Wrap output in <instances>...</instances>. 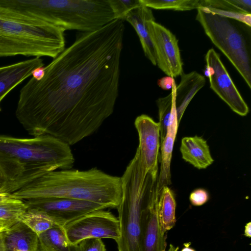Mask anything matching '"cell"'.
Instances as JSON below:
<instances>
[{
	"label": "cell",
	"mask_w": 251,
	"mask_h": 251,
	"mask_svg": "<svg viewBox=\"0 0 251 251\" xmlns=\"http://www.w3.org/2000/svg\"><path fill=\"white\" fill-rule=\"evenodd\" d=\"M114 19L74 42L21 88L16 116L34 137L69 146L92 135L113 112L118 96L125 25Z\"/></svg>",
	"instance_id": "obj_1"
},
{
	"label": "cell",
	"mask_w": 251,
	"mask_h": 251,
	"mask_svg": "<svg viewBox=\"0 0 251 251\" xmlns=\"http://www.w3.org/2000/svg\"><path fill=\"white\" fill-rule=\"evenodd\" d=\"M10 195L22 201L43 198L74 199L117 208L122 199L121 179L96 167L86 171L55 170L43 174Z\"/></svg>",
	"instance_id": "obj_2"
},
{
	"label": "cell",
	"mask_w": 251,
	"mask_h": 251,
	"mask_svg": "<svg viewBox=\"0 0 251 251\" xmlns=\"http://www.w3.org/2000/svg\"><path fill=\"white\" fill-rule=\"evenodd\" d=\"M74 162L70 146L51 135H0V167L17 191L47 172L71 169Z\"/></svg>",
	"instance_id": "obj_3"
},
{
	"label": "cell",
	"mask_w": 251,
	"mask_h": 251,
	"mask_svg": "<svg viewBox=\"0 0 251 251\" xmlns=\"http://www.w3.org/2000/svg\"><path fill=\"white\" fill-rule=\"evenodd\" d=\"M0 6L65 31H93L115 19L108 0H0Z\"/></svg>",
	"instance_id": "obj_4"
},
{
	"label": "cell",
	"mask_w": 251,
	"mask_h": 251,
	"mask_svg": "<svg viewBox=\"0 0 251 251\" xmlns=\"http://www.w3.org/2000/svg\"><path fill=\"white\" fill-rule=\"evenodd\" d=\"M65 30L0 6V57H57L65 49Z\"/></svg>",
	"instance_id": "obj_5"
},
{
	"label": "cell",
	"mask_w": 251,
	"mask_h": 251,
	"mask_svg": "<svg viewBox=\"0 0 251 251\" xmlns=\"http://www.w3.org/2000/svg\"><path fill=\"white\" fill-rule=\"evenodd\" d=\"M157 178L146 172L137 149L121 177L122 199L117 207L120 231L116 241L118 251H140L142 214L158 193Z\"/></svg>",
	"instance_id": "obj_6"
},
{
	"label": "cell",
	"mask_w": 251,
	"mask_h": 251,
	"mask_svg": "<svg viewBox=\"0 0 251 251\" xmlns=\"http://www.w3.org/2000/svg\"><path fill=\"white\" fill-rule=\"evenodd\" d=\"M196 20L205 34L227 58L251 88V27L210 11L197 9Z\"/></svg>",
	"instance_id": "obj_7"
},
{
	"label": "cell",
	"mask_w": 251,
	"mask_h": 251,
	"mask_svg": "<svg viewBox=\"0 0 251 251\" xmlns=\"http://www.w3.org/2000/svg\"><path fill=\"white\" fill-rule=\"evenodd\" d=\"M64 228L69 240L74 245L89 238H110L116 242L120 234L118 219L103 210L85 214L66 224Z\"/></svg>",
	"instance_id": "obj_8"
},
{
	"label": "cell",
	"mask_w": 251,
	"mask_h": 251,
	"mask_svg": "<svg viewBox=\"0 0 251 251\" xmlns=\"http://www.w3.org/2000/svg\"><path fill=\"white\" fill-rule=\"evenodd\" d=\"M24 201L27 208L43 212L62 226L91 212L109 208L90 201L65 198H37Z\"/></svg>",
	"instance_id": "obj_9"
},
{
	"label": "cell",
	"mask_w": 251,
	"mask_h": 251,
	"mask_svg": "<svg viewBox=\"0 0 251 251\" xmlns=\"http://www.w3.org/2000/svg\"><path fill=\"white\" fill-rule=\"evenodd\" d=\"M205 74L209 77L210 88L235 113L246 116L249 108L231 79L220 56L213 49L205 56Z\"/></svg>",
	"instance_id": "obj_10"
},
{
	"label": "cell",
	"mask_w": 251,
	"mask_h": 251,
	"mask_svg": "<svg viewBox=\"0 0 251 251\" xmlns=\"http://www.w3.org/2000/svg\"><path fill=\"white\" fill-rule=\"evenodd\" d=\"M148 26L156 65L168 76L174 78L181 75L182 63L178 40L175 35L154 21H149Z\"/></svg>",
	"instance_id": "obj_11"
},
{
	"label": "cell",
	"mask_w": 251,
	"mask_h": 251,
	"mask_svg": "<svg viewBox=\"0 0 251 251\" xmlns=\"http://www.w3.org/2000/svg\"><path fill=\"white\" fill-rule=\"evenodd\" d=\"M139 137L138 150L146 172L158 177V162L160 147V126L149 116H138L134 122Z\"/></svg>",
	"instance_id": "obj_12"
},
{
	"label": "cell",
	"mask_w": 251,
	"mask_h": 251,
	"mask_svg": "<svg viewBox=\"0 0 251 251\" xmlns=\"http://www.w3.org/2000/svg\"><path fill=\"white\" fill-rule=\"evenodd\" d=\"M159 195L158 193L152 198L142 214L140 251L166 250V237L161 233L158 219Z\"/></svg>",
	"instance_id": "obj_13"
},
{
	"label": "cell",
	"mask_w": 251,
	"mask_h": 251,
	"mask_svg": "<svg viewBox=\"0 0 251 251\" xmlns=\"http://www.w3.org/2000/svg\"><path fill=\"white\" fill-rule=\"evenodd\" d=\"M44 66L43 59L34 57L0 67V111L1 102L5 96L31 76L35 69Z\"/></svg>",
	"instance_id": "obj_14"
},
{
	"label": "cell",
	"mask_w": 251,
	"mask_h": 251,
	"mask_svg": "<svg viewBox=\"0 0 251 251\" xmlns=\"http://www.w3.org/2000/svg\"><path fill=\"white\" fill-rule=\"evenodd\" d=\"M178 124L176 107L174 102L167 132L164 139L160 142L161 167L160 174L157 178V188L159 193L163 187L168 186L171 184L170 164Z\"/></svg>",
	"instance_id": "obj_15"
},
{
	"label": "cell",
	"mask_w": 251,
	"mask_h": 251,
	"mask_svg": "<svg viewBox=\"0 0 251 251\" xmlns=\"http://www.w3.org/2000/svg\"><path fill=\"white\" fill-rule=\"evenodd\" d=\"M125 20L128 22L136 31L146 57L153 65H156L153 46L149 34L148 23L154 21L151 8L142 4L127 15Z\"/></svg>",
	"instance_id": "obj_16"
},
{
	"label": "cell",
	"mask_w": 251,
	"mask_h": 251,
	"mask_svg": "<svg viewBox=\"0 0 251 251\" xmlns=\"http://www.w3.org/2000/svg\"><path fill=\"white\" fill-rule=\"evenodd\" d=\"M180 75L179 83L176 86L175 83L172 88L179 122L191 100L205 83L204 76L196 71Z\"/></svg>",
	"instance_id": "obj_17"
},
{
	"label": "cell",
	"mask_w": 251,
	"mask_h": 251,
	"mask_svg": "<svg viewBox=\"0 0 251 251\" xmlns=\"http://www.w3.org/2000/svg\"><path fill=\"white\" fill-rule=\"evenodd\" d=\"M6 251H37L38 236L19 221L2 232Z\"/></svg>",
	"instance_id": "obj_18"
},
{
	"label": "cell",
	"mask_w": 251,
	"mask_h": 251,
	"mask_svg": "<svg viewBox=\"0 0 251 251\" xmlns=\"http://www.w3.org/2000/svg\"><path fill=\"white\" fill-rule=\"evenodd\" d=\"M180 151L182 159L198 169H205L214 162L207 141L201 136L183 137Z\"/></svg>",
	"instance_id": "obj_19"
},
{
	"label": "cell",
	"mask_w": 251,
	"mask_h": 251,
	"mask_svg": "<svg viewBox=\"0 0 251 251\" xmlns=\"http://www.w3.org/2000/svg\"><path fill=\"white\" fill-rule=\"evenodd\" d=\"M39 251H77V244L69 240L64 226L55 225L38 235Z\"/></svg>",
	"instance_id": "obj_20"
},
{
	"label": "cell",
	"mask_w": 251,
	"mask_h": 251,
	"mask_svg": "<svg viewBox=\"0 0 251 251\" xmlns=\"http://www.w3.org/2000/svg\"><path fill=\"white\" fill-rule=\"evenodd\" d=\"M176 202L173 191L168 186L163 187L159 193L157 207L158 223L163 236L176 224Z\"/></svg>",
	"instance_id": "obj_21"
},
{
	"label": "cell",
	"mask_w": 251,
	"mask_h": 251,
	"mask_svg": "<svg viewBox=\"0 0 251 251\" xmlns=\"http://www.w3.org/2000/svg\"><path fill=\"white\" fill-rule=\"evenodd\" d=\"M141 3L150 8L187 11L206 7V0H140Z\"/></svg>",
	"instance_id": "obj_22"
},
{
	"label": "cell",
	"mask_w": 251,
	"mask_h": 251,
	"mask_svg": "<svg viewBox=\"0 0 251 251\" xmlns=\"http://www.w3.org/2000/svg\"><path fill=\"white\" fill-rule=\"evenodd\" d=\"M26 209L24 201L11 197L0 203V224L10 227L20 221L21 216Z\"/></svg>",
	"instance_id": "obj_23"
},
{
	"label": "cell",
	"mask_w": 251,
	"mask_h": 251,
	"mask_svg": "<svg viewBox=\"0 0 251 251\" xmlns=\"http://www.w3.org/2000/svg\"><path fill=\"white\" fill-rule=\"evenodd\" d=\"M20 221L25 224L38 236L56 225L43 212L31 208H27L21 216Z\"/></svg>",
	"instance_id": "obj_24"
},
{
	"label": "cell",
	"mask_w": 251,
	"mask_h": 251,
	"mask_svg": "<svg viewBox=\"0 0 251 251\" xmlns=\"http://www.w3.org/2000/svg\"><path fill=\"white\" fill-rule=\"evenodd\" d=\"M173 101V93L172 91L168 95L158 99L156 101L158 108L160 142L164 139L167 132L172 112Z\"/></svg>",
	"instance_id": "obj_25"
},
{
	"label": "cell",
	"mask_w": 251,
	"mask_h": 251,
	"mask_svg": "<svg viewBox=\"0 0 251 251\" xmlns=\"http://www.w3.org/2000/svg\"><path fill=\"white\" fill-rule=\"evenodd\" d=\"M115 19L125 21L133 9L142 5L140 0H108Z\"/></svg>",
	"instance_id": "obj_26"
},
{
	"label": "cell",
	"mask_w": 251,
	"mask_h": 251,
	"mask_svg": "<svg viewBox=\"0 0 251 251\" xmlns=\"http://www.w3.org/2000/svg\"><path fill=\"white\" fill-rule=\"evenodd\" d=\"M210 11L222 16L232 19L247 25L251 26V14L245 13L238 11L216 9L206 7Z\"/></svg>",
	"instance_id": "obj_27"
},
{
	"label": "cell",
	"mask_w": 251,
	"mask_h": 251,
	"mask_svg": "<svg viewBox=\"0 0 251 251\" xmlns=\"http://www.w3.org/2000/svg\"><path fill=\"white\" fill-rule=\"evenodd\" d=\"M77 251H106V249L101 239L89 238L77 244Z\"/></svg>",
	"instance_id": "obj_28"
},
{
	"label": "cell",
	"mask_w": 251,
	"mask_h": 251,
	"mask_svg": "<svg viewBox=\"0 0 251 251\" xmlns=\"http://www.w3.org/2000/svg\"><path fill=\"white\" fill-rule=\"evenodd\" d=\"M209 199L208 192L202 188H198L193 191L190 196L189 200L194 206H201L205 203Z\"/></svg>",
	"instance_id": "obj_29"
},
{
	"label": "cell",
	"mask_w": 251,
	"mask_h": 251,
	"mask_svg": "<svg viewBox=\"0 0 251 251\" xmlns=\"http://www.w3.org/2000/svg\"><path fill=\"white\" fill-rule=\"evenodd\" d=\"M16 191L15 185L0 167V194L10 195Z\"/></svg>",
	"instance_id": "obj_30"
},
{
	"label": "cell",
	"mask_w": 251,
	"mask_h": 251,
	"mask_svg": "<svg viewBox=\"0 0 251 251\" xmlns=\"http://www.w3.org/2000/svg\"><path fill=\"white\" fill-rule=\"evenodd\" d=\"M230 2L240 10L244 12L251 14V0H230Z\"/></svg>",
	"instance_id": "obj_31"
},
{
	"label": "cell",
	"mask_w": 251,
	"mask_h": 251,
	"mask_svg": "<svg viewBox=\"0 0 251 251\" xmlns=\"http://www.w3.org/2000/svg\"><path fill=\"white\" fill-rule=\"evenodd\" d=\"M174 83V78L168 76L163 77L158 81V85L165 90L172 88Z\"/></svg>",
	"instance_id": "obj_32"
},
{
	"label": "cell",
	"mask_w": 251,
	"mask_h": 251,
	"mask_svg": "<svg viewBox=\"0 0 251 251\" xmlns=\"http://www.w3.org/2000/svg\"><path fill=\"white\" fill-rule=\"evenodd\" d=\"M244 235L248 237H251V223H247L245 226Z\"/></svg>",
	"instance_id": "obj_33"
},
{
	"label": "cell",
	"mask_w": 251,
	"mask_h": 251,
	"mask_svg": "<svg viewBox=\"0 0 251 251\" xmlns=\"http://www.w3.org/2000/svg\"><path fill=\"white\" fill-rule=\"evenodd\" d=\"M0 251H6L2 232L0 233Z\"/></svg>",
	"instance_id": "obj_34"
},
{
	"label": "cell",
	"mask_w": 251,
	"mask_h": 251,
	"mask_svg": "<svg viewBox=\"0 0 251 251\" xmlns=\"http://www.w3.org/2000/svg\"><path fill=\"white\" fill-rule=\"evenodd\" d=\"M10 198H11L10 194H0V203L6 201Z\"/></svg>",
	"instance_id": "obj_35"
},
{
	"label": "cell",
	"mask_w": 251,
	"mask_h": 251,
	"mask_svg": "<svg viewBox=\"0 0 251 251\" xmlns=\"http://www.w3.org/2000/svg\"><path fill=\"white\" fill-rule=\"evenodd\" d=\"M178 248L176 247L174 251H178ZM181 251H195L193 249L190 248L189 247L184 248Z\"/></svg>",
	"instance_id": "obj_36"
},
{
	"label": "cell",
	"mask_w": 251,
	"mask_h": 251,
	"mask_svg": "<svg viewBox=\"0 0 251 251\" xmlns=\"http://www.w3.org/2000/svg\"><path fill=\"white\" fill-rule=\"evenodd\" d=\"M9 227L7 226L4 225L3 224H0V233H1L8 228Z\"/></svg>",
	"instance_id": "obj_37"
},
{
	"label": "cell",
	"mask_w": 251,
	"mask_h": 251,
	"mask_svg": "<svg viewBox=\"0 0 251 251\" xmlns=\"http://www.w3.org/2000/svg\"><path fill=\"white\" fill-rule=\"evenodd\" d=\"M175 248L176 247L174 245H173L172 244H170L169 249L167 251L165 250L164 251H174Z\"/></svg>",
	"instance_id": "obj_38"
},
{
	"label": "cell",
	"mask_w": 251,
	"mask_h": 251,
	"mask_svg": "<svg viewBox=\"0 0 251 251\" xmlns=\"http://www.w3.org/2000/svg\"><path fill=\"white\" fill-rule=\"evenodd\" d=\"M38 251H39V250H38Z\"/></svg>",
	"instance_id": "obj_39"
}]
</instances>
